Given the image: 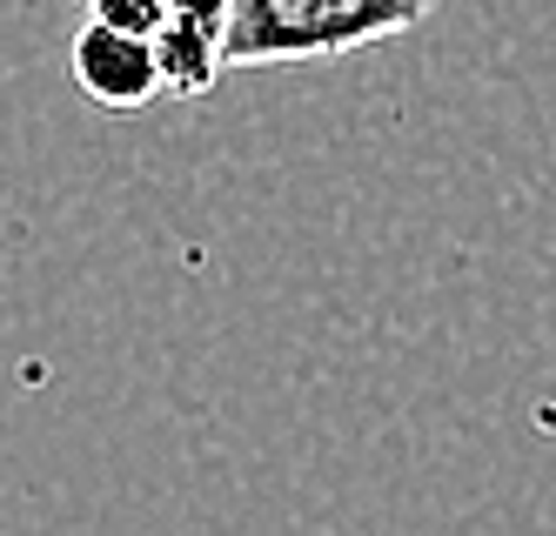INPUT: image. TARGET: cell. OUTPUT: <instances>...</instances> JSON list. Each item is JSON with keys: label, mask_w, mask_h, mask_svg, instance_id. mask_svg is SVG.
Instances as JSON below:
<instances>
[{"label": "cell", "mask_w": 556, "mask_h": 536, "mask_svg": "<svg viewBox=\"0 0 556 536\" xmlns=\"http://www.w3.org/2000/svg\"><path fill=\"white\" fill-rule=\"evenodd\" d=\"M443 0H228V67L342 61L416 34Z\"/></svg>", "instance_id": "cell-1"}, {"label": "cell", "mask_w": 556, "mask_h": 536, "mask_svg": "<svg viewBox=\"0 0 556 536\" xmlns=\"http://www.w3.org/2000/svg\"><path fill=\"white\" fill-rule=\"evenodd\" d=\"M94 21H114L141 40H154L168 101H202L228 67V0H88Z\"/></svg>", "instance_id": "cell-2"}, {"label": "cell", "mask_w": 556, "mask_h": 536, "mask_svg": "<svg viewBox=\"0 0 556 536\" xmlns=\"http://www.w3.org/2000/svg\"><path fill=\"white\" fill-rule=\"evenodd\" d=\"M67 67H74V88H81L101 114H141L154 108L168 88H162V61H154V40L114 27V21H81L67 48Z\"/></svg>", "instance_id": "cell-3"}]
</instances>
